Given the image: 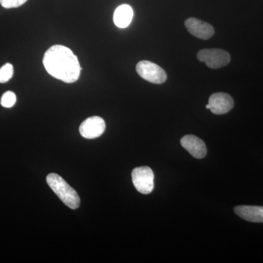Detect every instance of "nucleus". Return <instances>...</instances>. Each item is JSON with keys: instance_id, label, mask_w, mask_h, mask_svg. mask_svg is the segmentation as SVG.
<instances>
[{"instance_id": "obj_15", "label": "nucleus", "mask_w": 263, "mask_h": 263, "mask_svg": "<svg viewBox=\"0 0 263 263\" xmlns=\"http://www.w3.org/2000/svg\"><path fill=\"white\" fill-rule=\"evenodd\" d=\"M205 108H206V109H209V104H208V105H206V106H205Z\"/></svg>"}, {"instance_id": "obj_3", "label": "nucleus", "mask_w": 263, "mask_h": 263, "mask_svg": "<svg viewBox=\"0 0 263 263\" xmlns=\"http://www.w3.org/2000/svg\"><path fill=\"white\" fill-rule=\"evenodd\" d=\"M136 71L142 79L152 84H163L167 80L165 71L160 66L147 60L138 62Z\"/></svg>"}, {"instance_id": "obj_5", "label": "nucleus", "mask_w": 263, "mask_h": 263, "mask_svg": "<svg viewBox=\"0 0 263 263\" xmlns=\"http://www.w3.org/2000/svg\"><path fill=\"white\" fill-rule=\"evenodd\" d=\"M199 61L212 69L221 68L230 62L229 53L221 49H202L197 53Z\"/></svg>"}, {"instance_id": "obj_2", "label": "nucleus", "mask_w": 263, "mask_h": 263, "mask_svg": "<svg viewBox=\"0 0 263 263\" xmlns=\"http://www.w3.org/2000/svg\"><path fill=\"white\" fill-rule=\"evenodd\" d=\"M46 181L48 186L67 206L71 209H77L79 207L80 197L76 190L71 187L61 176L56 174H51L46 178Z\"/></svg>"}, {"instance_id": "obj_14", "label": "nucleus", "mask_w": 263, "mask_h": 263, "mask_svg": "<svg viewBox=\"0 0 263 263\" xmlns=\"http://www.w3.org/2000/svg\"><path fill=\"white\" fill-rule=\"evenodd\" d=\"M27 0H0V4L6 9L10 8H16L22 6Z\"/></svg>"}, {"instance_id": "obj_13", "label": "nucleus", "mask_w": 263, "mask_h": 263, "mask_svg": "<svg viewBox=\"0 0 263 263\" xmlns=\"http://www.w3.org/2000/svg\"><path fill=\"white\" fill-rule=\"evenodd\" d=\"M15 103H16V95L13 91H6L2 96L1 105L5 108H11Z\"/></svg>"}, {"instance_id": "obj_4", "label": "nucleus", "mask_w": 263, "mask_h": 263, "mask_svg": "<svg viewBox=\"0 0 263 263\" xmlns=\"http://www.w3.org/2000/svg\"><path fill=\"white\" fill-rule=\"evenodd\" d=\"M155 175L149 167H136L132 172L133 184L140 193L148 195L153 191Z\"/></svg>"}, {"instance_id": "obj_9", "label": "nucleus", "mask_w": 263, "mask_h": 263, "mask_svg": "<svg viewBox=\"0 0 263 263\" xmlns=\"http://www.w3.org/2000/svg\"><path fill=\"white\" fill-rule=\"evenodd\" d=\"M181 146L197 159H202L207 155L205 143L200 138L193 135L183 136L181 139Z\"/></svg>"}, {"instance_id": "obj_11", "label": "nucleus", "mask_w": 263, "mask_h": 263, "mask_svg": "<svg viewBox=\"0 0 263 263\" xmlns=\"http://www.w3.org/2000/svg\"><path fill=\"white\" fill-rule=\"evenodd\" d=\"M133 8L128 5H122L118 7L114 12V22L119 28H126L133 20Z\"/></svg>"}, {"instance_id": "obj_12", "label": "nucleus", "mask_w": 263, "mask_h": 263, "mask_svg": "<svg viewBox=\"0 0 263 263\" xmlns=\"http://www.w3.org/2000/svg\"><path fill=\"white\" fill-rule=\"evenodd\" d=\"M13 66L10 63L5 64L0 68V83L5 84L12 79L13 76Z\"/></svg>"}, {"instance_id": "obj_7", "label": "nucleus", "mask_w": 263, "mask_h": 263, "mask_svg": "<svg viewBox=\"0 0 263 263\" xmlns=\"http://www.w3.org/2000/svg\"><path fill=\"white\" fill-rule=\"evenodd\" d=\"M209 110L216 115L228 113L234 106V101L230 95L226 93H214L209 100Z\"/></svg>"}, {"instance_id": "obj_1", "label": "nucleus", "mask_w": 263, "mask_h": 263, "mask_svg": "<svg viewBox=\"0 0 263 263\" xmlns=\"http://www.w3.org/2000/svg\"><path fill=\"white\" fill-rule=\"evenodd\" d=\"M43 63L48 74L67 84L79 80L82 70L73 52L62 45H54L48 48L43 57Z\"/></svg>"}, {"instance_id": "obj_6", "label": "nucleus", "mask_w": 263, "mask_h": 263, "mask_svg": "<svg viewBox=\"0 0 263 263\" xmlns=\"http://www.w3.org/2000/svg\"><path fill=\"white\" fill-rule=\"evenodd\" d=\"M105 122L103 118L91 117L83 122L79 128L81 136L86 139H95L103 134Z\"/></svg>"}, {"instance_id": "obj_8", "label": "nucleus", "mask_w": 263, "mask_h": 263, "mask_svg": "<svg viewBox=\"0 0 263 263\" xmlns=\"http://www.w3.org/2000/svg\"><path fill=\"white\" fill-rule=\"evenodd\" d=\"M185 27L190 34L199 39L209 40L214 34V27L210 24L196 18L186 19Z\"/></svg>"}, {"instance_id": "obj_10", "label": "nucleus", "mask_w": 263, "mask_h": 263, "mask_svg": "<svg viewBox=\"0 0 263 263\" xmlns=\"http://www.w3.org/2000/svg\"><path fill=\"white\" fill-rule=\"evenodd\" d=\"M235 214L241 219L251 222H263V206L238 205L235 207Z\"/></svg>"}]
</instances>
